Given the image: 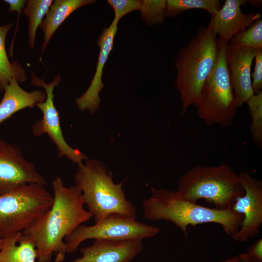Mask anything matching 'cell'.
I'll return each instance as SVG.
<instances>
[{"label":"cell","mask_w":262,"mask_h":262,"mask_svg":"<svg viewBox=\"0 0 262 262\" xmlns=\"http://www.w3.org/2000/svg\"><path fill=\"white\" fill-rule=\"evenodd\" d=\"M254 71L251 73L252 88L254 94L262 91V49L256 50L254 57Z\"/></svg>","instance_id":"26"},{"label":"cell","mask_w":262,"mask_h":262,"mask_svg":"<svg viewBox=\"0 0 262 262\" xmlns=\"http://www.w3.org/2000/svg\"><path fill=\"white\" fill-rule=\"evenodd\" d=\"M53 1L52 0H27L26 6L22 10L29 19V46L31 49L34 48L37 28L41 24Z\"/></svg>","instance_id":"20"},{"label":"cell","mask_w":262,"mask_h":262,"mask_svg":"<svg viewBox=\"0 0 262 262\" xmlns=\"http://www.w3.org/2000/svg\"><path fill=\"white\" fill-rule=\"evenodd\" d=\"M246 0H226L221 8L211 16L210 21L219 40L226 43L237 33L246 29L261 18L260 13L244 14L241 7Z\"/></svg>","instance_id":"14"},{"label":"cell","mask_w":262,"mask_h":262,"mask_svg":"<svg viewBox=\"0 0 262 262\" xmlns=\"http://www.w3.org/2000/svg\"><path fill=\"white\" fill-rule=\"evenodd\" d=\"M151 192L149 198L143 200L145 217L153 221H170L180 229L186 238L188 226L208 223L220 225L226 233L232 237L244 219L242 214L230 209L218 210L188 201L177 191L152 188Z\"/></svg>","instance_id":"2"},{"label":"cell","mask_w":262,"mask_h":262,"mask_svg":"<svg viewBox=\"0 0 262 262\" xmlns=\"http://www.w3.org/2000/svg\"><path fill=\"white\" fill-rule=\"evenodd\" d=\"M0 262H35L37 258L34 242L22 232L13 233L2 238ZM65 253H57L53 262H61Z\"/></svg>","instance_id":"17"},{"label":"cell","mask_w":262,"mask_h":262,"mask_svg":"<svg viewBox=\"0 0 262 262\" xmlns=\"http://www.w3.org/2000/svg\"><path fill=\"white\" fill-rule=\"evenodd\" d=\"M221 262H248L245 253H241L230 258L225 260Z\"/></svg>","instance_id":"29"},{"label":"cell","mask_w":262,"mask_h":262,"mask_svg":"<svg viewBox=\"0 0 262 262\" xmlns=\"http://www.w3.org/2000/svg\"><path fill=\"white\" fill-rule=\"evenodd\" d=\"M219 41L215 66L205 81L195 105L199 117L208 125L228 127L236 116L238 106L226 60L228 43Z\"/></svg>","instance_id":"6"},{"label":"cell","mask_w":262,"mask_h":262,"mask_svg":"<svg viewBox=\"0 0 262 262\" xmlns=\"http://www.w3.org/2000/svg\"><path fill=\"white\" fill-rule=\"evenodd\" d=\"M61 76L57 75L50 83H47L33 73L31 84L44 88L46 94V99L36 104L42 112L43 116L37 120L32 127V132L39 137L47 134L55 145L60 157H66L77 164L87 159V156L78 149L69 146L66 141L61 129L59 115L54 103L53 90L61 82Z\"/></svg>","instance_id":"9"},{"label":"cell","mask_w":262,"mask_h":262,"mask_svg":"<svg viewBox=\"0 0 262 262\" xmlns=\"http://www.w3.org/2000/svg\"><path fill=\"white\" fill-rule=\"evenodd\" d=\"M119 20L114 17L111 24L104 29L98 38V44L100 51L95 73L87 89L76 99V105L81 111L88 110L91 113H94L99 106L100 99L99 93L104 86L102 81L103 70L113 48L114 40L117 31Z\"/></svg>","instance_id":"15"},{"label":"cell","mask_w":262,"mask_h":262,"mask_svg":"<svg viewBox=\"0 0 262 262\" xmlns=\"http://www.w3.org/2000/svg\"><path fill=\"white\" fill-rule=\"evenodd\" d=\"M74 180L95 224L113 214L135 219L136 208L126 199L123 182L115 183L112 174L100 162L89 159L78 164Z\"/></svg>","instance_id":"4"},{"label":"cell","mask_w":262,"mask_h":262,"mask_svg":"<svg viewBox=\"0 0 262 262\" xmlns=\"http://www.w3.org/2000/svg\"><path fill=\"white\" fill-rule=\"evenodd\" d=\"M245 253L248 262H262V239L253 244Z\"/></svg>","instance_id":"27"},{"label":"cell","mask_w":262,"mask_h":262,"mask_svg":"<svg viewBox=\"0 0 262 262\" xmlns=\"http://www.w3.org/2000/svg\"><path fill=\"white\" fill-rule=\"evenodd\" d=\"M161 231L159 227L141 223L127 216L112 214L92 226L80 225L65 239L66 251L75 253L87 239L116 240L142 239L154 236Z\"/></svg>","instance_id":"8"},{"label":"cell","mask_w":262,"mask_h":262,"mask_svg":"<svg viewBox=\"0 0 262 262\" xmlns=\"http://www.w3.org/2000/svg\"><path fill=\"white\" fill-rule=\"evenodd\" d=\"M28 183L46 186L47 182L16 145L0 139V195Z\"/></svg>","instance_id":"10"},{"label":"cell","mask_w":262,"mask_h":262,"mask_svg":"<svg viewBox=\"0 0 262 262\" xmlns=\"http://www.w3.org/2000/svg\"><path fill=\"white\" fill-rule=\"evenodd\" d=\"M46 98L45 91L40 90L28 92L13 79L4 88L3 96L0 102V124L15 113L26 108H33L38 103Z\"/></svg>","instance_id":"16"},{"label":"cell","mask_w":262,"mask_h":262,"mask_svg":"<svg viewBox=\"0 0 262 262\" xmlns=\"http://www.w3.org/2000/svg\"><path fill=\"white\" fill-rule=\"evenodd\" d=\"M219 49L218 38L210 21L206 27L199 28L187 46L178 52L175 86L180 93L183 114L198 100L202 87L215 66Z\"/></svg>","instance_id":"3"},{"label":"cell","mask_w":262,"mask_h":262,"mask_svg":"<svg viewBox=\"0 0 262 262\" xmlns=\"http://www.w3.org/2000/svg\"><path fill=\"white\" fill-rule=\"evenodd\" d=\"M256 51L253 49L236 47L229 43L227 46L226 60L238 107L254 95L251 69Z\"/></svg>","instance_id":"12"},{"label":"cell","mask_w":262,"mask_h":262,"mask_svg":"<svg viewBox=\"0 0 262 262\" xmlns=\"http://www.w3.org/2000/svg\"><path fill=\"white\" fill-rule=\"evenodd\" d=\"M229 45L255 50L262 49V20L260 18L244 31L235 34Z\"/></svg>","instance_id":"22"},{"label":"cell","mask_w":262,"mask_h":262,"mask_svg":"<svg viewBox=\"0 0 262 262\" xmlns=\"http://www.w3.org/2000/svg\"><path fill=\"white\" fill-rule=\"evenodd\" d=\"M248 1L251 4L252 6L259 7L262 5V0H248Z\"/></svg>","instance_id":"30"},{"label":"cell","mask_w":262,"mask_h":262,"mask_svg":"<svg viewBox=\"0 0 262 262\" xmlns=\"http://www.w3.org/2000/svg\"><path fill=\"white\" fill-rule=\"evenodd\" d=\"M96 1L94 0H54L40 25L44 33L41 53H43L57 29L73 12L81 7Z\"/></svg>","instance_id":"18"},{"label":"cell","mask_w":262,"mask_h":262,"mask_svg":"<svg viewBox=\"0 0 262 262\" xmlns=\"http://www.w3.org/2000/svg\"><path fill=\"white\" fill-rule=\"evenodd\" d=\"M165 0H143L139 11L144 20L148 24L153 25L163 23L166 17Z\"/></svg>","instance_id":"24"},{"label":"cell","mask_w":262,"mask_h":262,"mask_svg":"<svg viewBox=\"0 0 262 262\" xmlns=\"http://www.w3.org/2000/svg\"><path fill=\"white\" fill-rule=\"evenodd\" d=\"M178 186L176 191L183 199L195 203L204 199L222 210L230 209L245 193L238 174L225 164L196 166L180 177Z\"/></svg>","instance_id":"5"},{"label":"cell","mask_w":262,"mask_h":262,"mask_svg":"<svg viewBox=\"0 0 262 262\" xmlns=\"http://www.w3.org/2000/svg\"><path fill=\"white\" fill-rule=\"evenodd\" d=\"M221 7L219 0H167L165 16L175 17L184 11L195 9L204 10L211 16L215 14Z\"/></svg>","instance_id":"21"},{"label":"cell","mask_w":262,"mask_h":262,"mask_svg":"<svg viewBox=\"0 0 262 262\" xmlns=\"http://www.w3.org/2000/svg\"><path fill=\"white\" fill-rule=\"evenodd\" d=\"M3 1L8 4V10L10 12H16L17 14H20L22 12L27 1L25 0H4Z\"/></svg>","instance_id":"28"},{"label":"cell","mask_w":262,"mask_h":262,"mask_svg":"<svg viewBox=\"0 0 262 262\" xmlns=\"http://www.w3.org/2000/svg\"><path fill=\"white\" fill-rule=\"evenodd\" d=\"M238 175L245 193L230 209L242 214L244 219L238 231L231 237L235 241L245 242L259 233L262 223V182L247 172Z\"/></svg>","instance_id":"11"},{"label":"cell","mask_w":262,"mask_h":262,"mask_svg":"<svg viewBox=\"0 0 262 262\" xmlns=\"http://www.w3.org/2000/svg\"><path fill=\"white\" fill-rule=\"evenodd\" d=\"M142 1L140 0H108L107 2L114 10V17L120 20L131 12L140 10Z\"/></svg>","instance_id":"25"},{"label":"cell","mask_w":262,"mask_h":262,"mask_svg":"<svg viewBox=\"0 0 262 262\" xmlns=\"http://www.w3.org/2000/svg\"><path fill=\"white\" fill-rule=\"evenodd\" d=\"M12 27V23L0 26V92L11 80L15 79L18 82H22L27 79L26 71L17 62L11 63L5 49L6 35Z\"/></svg>","instance_id":"19"},{"label":"cell","mask_w":262,"mask_h":262,"mask_svg":"<svg viewBox=\"0 0 262 262\" xmlns=\"http://www.w3.org/2000/svg\"><path fill=\"white\" fill-rule=\"evenodd\" d=\"M53 197L45 187L28 183L0 195V237L23 232L50 209Z\"/></svg>","instance_id":"7"},{"label":"cell","mask_w":262,"mask_h":262,"mask_svg":"<svg viewBox=\"0 0 262 262\" xmlns=\"http://www.w3.org/2000/svg\"><path fill=\"white\" fill-rule=\"evenodd\" d=\"M2 243H3V240L1 238H0V250L1 249L2 245Z\"/></svg>","instance_id":"31"},{"label":"cell","mask_w":262,"mask_h":262,"mask_svg":"<svg viewBox=\"0 0 262 262\" xmlns=\"http://www.w3.org/2000/svg\"><path fill=\"white\" fill-rule=\"evenodd\" d=\"M251 123L250 131L252 140L259 147H262V91L254 94L246 102Z\"/></svg>","instance_id":"23"},{"label":"cell","mask_w":262,"mask_h":262,"mask_svg":"<svg viewBox=\"0 0 262 262\" xmlns=\"http://www.w3.org/2000/svg\"><path fill=\"white\" fill-rule=\"evenodd\" d=\"M53 200L50 209L23 234L35 243L38 262H50L54 253H66L64 238L93 217L83 207L82 192L75 185L65 186L61 177L52 181Z\"/></svg>","instance_id":"1"},{"label":"cell","mask_w":262,"mask_h":262,"mask_svg":"<svg viewBox=\"0 0 262 262\" xmlns=\"http://www.w3.org/2000/svg\"><path fill=\"white\" fill-rule=\"evenodd\" d=\"M142 239L95 240L80 248L82 257L72 262H130L143 249Z\"/></svg>","instance_id":"13"}]
</instances>
